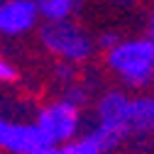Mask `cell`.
<instances>
[{
  "label": "cell",
  "mask_w": 154,
  "mask_h": 154,
  "mask_svg": "<svg viewBox=\"0 0 154 154\" xmlns=\"http://www.w3.org/2000/svg\"><path fill=\"white\" fill-rule=\"evenodd\" d=\"M39 42L51 56H56L59 61H69V64L86 61L95 49V42L91 39V34L73 20L44 22L39 27Z\"/></svg>",
  "instance_id": "obj_2"
},
{
  "label": "cell",
  "mask_w": 154,
  "mask_h": 154,
  "mask_svg": "<svg viewBox=\"0 0 154 154\" xmlns=\"http://www.w3.org/2000/svg\"><path fill=\"white\" fill-rule=\"evenodd\" d=\"M95 112H98V127L118 134V137H125L130 134V112H132V98L120 91L112 88L105 91L100 95L98 105H95Z\"/></svg>",
  "instance_id": "obj_4"
},
{
  "label": "cell",
  "mask_w": 154,
  "mask_h": 154,
  "mask_svg": "<svg viewBox=\"0 0 154 154\" xmlns=\"http://www.w3.org/2000/svg\"><path fill=\"white\" fill-rule=\"evenodd\" d=\"M64 100H69L71 105H76V108H83L86 103H88V88L86 86H66L64 88V95H61Z\"/></svg>",
  "instance_id": "obj_9"
},
{
  "label": "cell",
  "mask_w": 154,
  "mask_h": 154,
  "mask_svg": "<svg viewBox=\"0 0 154 154\" xmlns=\"http://www.w3.org/2000/svg\"><path fill=\"white\" fill-rule=\"evenodd\" d=\"M32 154H61V147H56V144H44V147H39L37 152H32Z\"/></svg>",
  "instance_id": "obj_13"
},
{
  "label": "cell",
  "mask_w": 154,
  "mask_h": 154,
  "mask_svg": "<svg viewBox=\"0 0 154 154\" xmlns=\"http://www.w3.org/2000/svg\"><path fill=\"white\" fill-rule=\"evenodd\" d=\"M130 134H140V137L154 134V95H134L132 98Z\"/></svg>",
  "instance_id": "obj_7"
},
{
  "label": "cell",
  "mask_w": 154,
  "mask_h": 154,
  "mask_svg": "<svg viewBox=\"0 0 154 154\" xmlns=\"http://www.w3.org/2000/svg\"><path fill=\"white\" fill-rule=\"evenodd\" d=\"M44 22H64L71 20L79 10V0H37Z\"/></svg>",
  "instance_id": "obj_8"
},
{
  "label": "cell",
  "mask_w": 154,
  "mask_h": 154,
  "mask_svg": "<svg viewBox=\"0 0 154 154\" xmlns=\"http://www.w3.org/2000/svg\"><path fill=\"white\" fill-rule=\"evenodd\" d=\"M54 71H56V79H59V81H64L66 86H71V83H73V79H76V64L59 61Z\"/></svg>",
  "instance_id": "obj_11"
},
{
  "label": "cell",
  "mask_w": 154,
  "mask_h": 154,
  "mask_svg": "<svg viewBox=\"0 0 154 154\" xmlns=\"http://www.w3.org/2000/svg\"><path fill=\"white\" fill-rule=\"evenodd\" d=\"M47 140L37 122H20V120H3L0 122V147L8 154H32L44 147Z\"/></svg>",
  "instance_id": "obj_6"
},
{
  "label": "cell",
  "mask_w": 154,
  "mask_h": 154,
  "mask_svg": "<svg viewBox=\"0 0 154 154\" xmlns=\"http://www.w3.org/2000/svg\"><path fill=\"white\" fill-rule=\"evenodd\" d=\"M149 39L154 42V8H152V12H149Z\"/></svg>",
  "instance_id": "obj_14"
},
{
  "label": "cell",
  "mask_w": 154,
  "mask_h": 154,
  "mask_svg": "<svg viewBox=\"0 0 154 154\" xmlns=\"http://www.w3.org/2000/svg\"><path fill=\"white\" fill-rule=\"evenodd\" d=\"M34 122H37V127L42 130L47 144L64 147V144L73 142L76 134H79V127H81V108H76L69 100L59 98V100L47 103L44 108H39Z\"/></svg>",
  "instance_id": "obj_3"
},
{
  "label": "cell",
  "mask_w": 154,
  "mask_h": 154,
  "mask_svg": "<svg viewBox=\"0 0 154 154\" xmlns=\"http://www.w3.org/2000/svg\"><path fill=\"white\" fill-rule=\"evenodd\" d=\"M42 20L37 0H3L0 5V32L5 37H22Z\"/></svg>",
  "instance_id": "obj_5"
},
{
  "label": "cell",
  "mask_w": 154,
  "mask_h": 154,
  "mask_svg": "<svg viewBox=\"0 0 154 154\" xmlns=\"http://www.w3.org/2000/svg\"><path fill=\"white\" fill-rule=\"evenodd\" d=\"M105 69L127 88H147L154 83V42L149 37L122 39L105 51Z\"/></svg>",
  "instance_id": "obj_1"
},
{
  "label": "cell",
  "mask_w": 154,
  "mask_h": 154,
  "mask_svg": "<svg viewBox=\"0 0 154 154\" xmlns=\"http://www.w3.org/2000/svg\"><path fill=\"white\" fill-rule=\"evenodd\" d=\"M152 88H154V83H152Z\"/></svg>",
  "instance_id": "obj_15"
},
{
  "label": "cell",
  "mask_w": 154,
  "mask_h": 154,
  "mask_svg": "<svg viewBox=\"0 0 154 154\" xmlns=\"http://www.w3.org/2000/svg\"><path fill=\"white\" fill-rule=\"evenodd\" d=\"M120 42H122V39H120V34H118V32H100V34H98V39H95V47H98V49L105 54V51H110L112 47H118Z\"/></svg>",
  "instance_id": "obj_10"
},
{
  "label": "cell",
  "mask_w": 154,
  "mask_h": 154,
  "mask_svg": "<svg viewBox=\"0 0 154 154\" xmlns=\"http://www.w3.org/2000/svg\"><path fill=\"white\" fill-rule=\"evenodd\" d=\"M17 79H20L17 69H15L8 59H3V61H0V81H3V83H15Z\"/></svg>",
  "instance_id": "obj_12"
}]
</instances>
